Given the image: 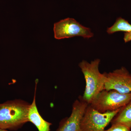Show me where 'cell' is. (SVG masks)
Returning <instances> with one entry per match:
<instances>
[{"label":"cell","mask_w":131,"mask_h":131,"mask_svg":"<svg viewBox=\"0 0 131 131\" xmlns=\"http://www.w3.org/2000/svg\"><path fill=\"white\" fill-rule=\"evenodd\" d=\"M54 37L57 39L81 37L84 38L93 37L94 34L91 29L82 25L71 18L62 20L54 25Z\"/></svg>","instance_id":"5"},{"label":"cell","mask_w":131,"mask_h":131,"mask_svg":"<svg viewBox=\"0 0 131 131\" xmlns=\"http://www.w3.org/2000/svg\"><path fill=\"white\" fill-rule=\"evenodd\" d=\"M30 104L21 100L0 103V129L16 130L28 122Z\"/></svg>","instance_id":"1"},{"label":"cell","mask_w":131,"mask_h":131,"mask_svg":"<svg viewBox=\"0 0 131 131\" xmlns=\"http://www.w3.org/2000/svg\"><path fill=\"white\" fill-rule=\"evenodd\" d=\"M104 90H113L122 94L131 93V74L124 67L106 73Z\"/></svg>","instance_id":"6"},{"label":"cell","mask_w":131,"mask_h":131,"mask_svg":"<svg viewBox=\"0 0 131 131\" xmlns=\"http://www.w3.org/2000/svg\"><path fill=\"white\" fill-rule=\"evenodd\" d=\"M110 123L123 124L131 129V101L120 109Z\"/></svg>","instance_id":"9"},{"label":"cell","mask_w":131,"mask_h":131,"mask_svg":"<svg viewBox=\"0 0 131 131\" xmlns=\"http://www.w3.org/2000/svg\"><path fill=\"white\" fill-rule=\"evenodd\" d=\"M100 62L99 59H96L91 63L83 60L79 64L86 81V88L82 97L88 104L104 90L106 73L102 74L100 72Z\"/></svg>","instance_id":"2"},{"label":"cell","mask_w":131,"mask_h":131,"mask_svg":"<svg viewBox=\"0 0 131 131\" xmlns=\"http://www.w3.org/2000/svg\"><path fill=\"white\" fill-rule=\"evenodd\" d=\"M129 32L131 31V25L127 20L121 17L118 18L112 26L107 28V32L112 34L118 32Z\"/></svg>","instance_id":"10"},{"label":"cell","mask_w":131,"mask_h":131,"mask_svg":"<svg viewBox=\"0 0 131 131\" xmlns=\"http://www.w3.org/2000/svg\"><path fill=\"white\" fill-rule=\"evenodd\" d=\"M130 128L123 124H112V126L107 130L104 131H131Z\"/></svg>","instance_id":"11"},{"label":"cell","mask_w":131,"mask_h":131,"mask_svg":"<svg viewBox=\"0 0 131 131\" xmlns=\"http://www.w3.org/2000/svg\"><path fill=\"white\" fill-rule=\"evenodd\" d=\"M88 104L80 96L74 102L70 116L62 119L56 131H81L80 124Z\"/></svg>","instance_id":"7"},{"label":"cell","mask_w":131,"mask_h":131,"mask_svg":"<svg viewBox=\"0 0 131 131\" xmlns=\"http://www.w3.org/2000/svg\"><path fill=\"white\" fill-rule=\"evenodd\" d=\"M131 101V93L122 94L113 90H104L90 104L99 112L104 113L120 109Z\"/></svg>","instance_id":"3"},{"label":"cell","mask_w":131,"mask_h":131,"mask_svg":"<svg viewBox=\"0 0 131 131\" xmlns=\"http://www.w3.org/2000/svg\"><path fill=\"white\" fill-rule=\"evenodd\" d=\"M124 40L126 43L131 41V31L125 33L124 37Z\"/></svg>","instance_id":"12"},{"label":"cell","mask_w":131,"mask_h":131,"mask_svg":"<svg viewBox=\"0 0 131 131\" xmlns=\"http://www.w3.org/2000/svg\"><path fill=\"white\" fill-rule=\"evenodd\" d=\"M35 93L33 100L28 110V119L29 122L33 124L38 131H50L51 123L45 120L40 115L36 105V93L38 81H35Z\"/></svg>","instance_id":"8"},{"label":"cell","mask_w":131,"mask_h":131,"mask_svg":"<svg viewBox=\"0 0 131 131\" xmlns=\"http://www.w3.org/2000/svg\"><path fill=\"white\" fill-rule=\"evenodd\" d=\"M121 108L101 113L88 104L81 120V131H105Z\"/></svg>","instance_id":"4"},{"label":"cell","mask_w":131,"mask_h":131,"mask_svg":"<svg viewBox=\"0 0 131 131\" xmlns=\"http://www.w3.org/2000/svg\"><path fill=\"white\" fill-rule=\"evenodd\" d=\"M0 131H8L7 130H3V129H0Z\"/></svg>","instance_id":"13"}]
</instances>
